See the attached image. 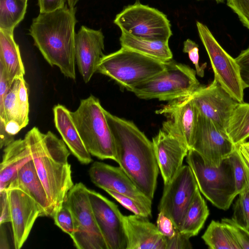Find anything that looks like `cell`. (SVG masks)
Here are the masks:
<instances>
[{
	"label": "cell",
	"mask_w": 249,
	"mask_h": 249,
	"mask_svg": "<svg viewBox=\"0 0 249 249\" xmlns=\"http://www.w3.org/2000/svg\"><path fill=\"white\" fill-rule=\"evenodd\" d=\"M104 36L101 30L81 26L75 37V60L85 83L97 72L99 62L105 54Z\"/></svg>",
	"instance_id": "cell-18"
},
{
	"label": "cell",
	"mask_w": 249,
	"mask_h": 249,
	"mask_svg": "<svg viewBox=\"0 0 249 249\" xmlns=\"http://www.w3.org/2000/svg\"><path fill=\"white\" fill-rule=\"evenodd\" d=\"M191 97L199 114L226 131L231 113L238 102L215 79L207 86H200Z\"/></svg>",
	"instance_id": "cell-15"
},
{
	"label": "cell",
	"mask_w": 249,
	"mask_h": 249,
	"mask_svg": "<svg viewBox=\"0 0 249 249\" xmlns=\"http://www.w3.org/2000/svg\"><path fill=\"white\" fill-rule=\"evenodd\" d=\"M71 212L74 224L72 239L78 249H107L97 225L90 203L88 188L76 183L69 191L64 202Z\"/></svg>",
	"instance_id": "cell-8"
},
{
	"label": "cell",
	"mask_w": 249,
	"mask_h": 249,
	"mask_svg": "<svg viewBox=\"0 0 249 249\" xmlns=\"http://www.w3.org/2000/svg\"><path fill=\"white\" fill-rule=\"evenodd\" d=\"M29 104L27 84L24 76L15 78L4 98L0 119L5 122H16L21 128L29 123Z\"/></svg>",
	"instance_id": "cell-21"
},
{
	"label": "cell",
	"mask_w": 249,
	"mask_h": 249,
	"mask_svg": "<svg viewBox=\"0 0 249 249\" xmlns=\"http://www.w3.org/2000/svg\"><path fill=\"white\" fill-rule=\"evenodd\" d=\"M19 189L32 197L38 205L41 216L52 217V210L47 194L31 160L24 165L11 181L7 190Z\"/></svg>",
	"instance_id": "cell-23"
},
{
	"label": "cell",
	"mask_w": 249,
	"mask_h": 249,
	"mask_svg": "<svg viewBox=\"0 0 249 249\" xmlns=\"http://www.w3.org/2000/svg\"><path fill=\"white\" fill-rule=\"evenodd\" d=\"M114 23L121 30L143 39L169 41L173 35L167 16L158 9L136 0L116 15Z\"/></svg>",
	"instance_id": "cell-9"
},
{
	"label": "cell",
	"mask_w": 249,
	"mask_h": 249,
	"mask_svg": "<svg viewBox=\"0 0 249 249\" xmlns=\"http://www.w3.org/2000/svg\"><path fill=\"white\" fill-rule=\"evenodd\" d=\"M115 147V161L140 190L153 200L159 168L153 147L143 132L132 122L105 109Z\"/></svg>",
	"instance_id": "cell-1"
},
{
	"label": "cell",
	"mask_w": 249,
	"mask_h": 249,
	"mask_svg": "<svg viewBox=\"0 0 249 249\" xmlns=\"http://www.w3.org/2000/svg\"><path fill=\"white\" fill-rule=\"evenodd\" d=\"M155 112L166 118L161 129L180 140L190 150L198 116L191 95L169 101Z\"/></svg>",
	"instance_id": "cell-14"
},
{
	"label": "cell",
	"mask_w": 249,
	"mask_h": 249,
	"mask_svg": "<svg viewBox=\"0 0 249 249\" xmlns=\"http://www.w3.org/2000/svg\"><path fill=\"white\" fill-rule=\"evenodd\" d=\"M0 224L11 222L10 208L7 190L0 192Z\"/></svg>",
	"instance_id": "cell-41"
},
{
	"label": "cell",
	"mask_w": 249,
	"mask_h": 249,
	"mask_svg": "<svg viewBox=\"0 0 249 249\" xmlns=\"http://www.w3.org/2000/svg\"><path fill=\"white\" fill-rule=\"evenodd\" d=\"M209 214L207 204L198 188L187 209L179 231L190 238L197 235Z\"/></svg>",
	"instance_id": "cell-27"
},
{
	"label": "cell",
	"mask_w": 249,
	"mask_h": 249,
	"mask_svg": "<svg viewBox=\"0 0 249 249\" xmlns=\"http://www.w3.org/2000/svg\"><path fill=\"white\" fill-rule=\"evenodd\" d=\"M121 47L135 51L156 60L167 63L172 61L173 53L169 41L143 39L121 30Z\"/></svg>",
	"instance_id": "cell-25"
},
{
	"label": "cell",
	"mask_w": 249,
	"mask_h": 249,
	"mask_svg": "<svg viewBox=\"0 0 249 249\" xmlns=\"http://www.w3.org/2000/svg\"><path fill=\"white\" fill-rule=\"evenodd\" d=\"M123 223L126 249H166L165 237L148 218L134 214L124 215Z\"/></svg>",
	"instance_id": "cell-20"
},
{
	"label": "cell",
	"mask_w": 249,
	"mask_h": 249,
	"mask_svg": "<svg viewBox=\"0 0 249 249\" xmlns=\"http://www.w3.org/2000/svg\"><path fill=\"white\" fill-rule=\"evenodd\" d=\"M0 249L9 248L7 241L5 231L2 229V226L0 225Z\"/></svg>",
	"instance_id": "cell-46"
},
{
	"label": "cell",
	"mask_w": 249,
	"mask_h": 249,
	"mask_svg": "<svg viewBox=\"0 0 249 249\" xmlns=\"http://www.w3.org/2000/svg\"><path fill=\"white\" fill-rule=\"evenodd\" d=\"M183 52L188 54L189 57L194 65L196 74L201 77L204 75V70L206 67V63L200 65L199 63L198 45L191 39H187L183 42Z\"/></svg>",
	"instance_id": "cell-36"
},
{
	"label": "cell",
	"mask_w": 249,
	"mask_h": 249,
	"mask_svg": "<svg viewBox=\"0 0 249 249\" xmlns=\"http://www.w3.org/2000/svg\"><path fill=\"white\" fill-rule=\"evenodd\" d=\"M105 191L134 214L147 218L151 217L152 213L149 212L141 204L133 198L110 190L107 189Z\"/></svg>",
	"instance_id": "cell-32"
},
{
	"label": "cell",
	"mask_w": 249,
	"mask_h": 249,
	"mask_svg": "<svg viewBox=\"0 0 249 249\" xmlns=\"http://www.w3.org/2000/svg\"><path fill=\"white\" fill-rule=\"evenodd\" d=\"M229 158L232 168L236 190L239 194L247 184L246 170L242 159L236 148Z\"/></svg>",
	"instance_id": "cell-33"
},
{
	"label": "cell",
	"mask_w": 249,
	"mask_h": 249,
	"mask_svg": "<svg viewBox=\"0 0 249 249\" xmlns=\"http://www.w3.org/2000/svg\"><path fill=\"white\" fill-rule=\"evenodd\" d=\"M6 123L4 121L0 119V147H5L12 142L14 139V136L9 134L5 129Z\"/></svg>",
	"instance_id": "cell-43"
},
{
	"label": "cell",
	"mask_w": 249,
	"mask_h": 249,
	"mask_svg": "<svg viewBox=\"0 0 249 249\" xmlns=\"http://www.w3.org/2000/svg\"><path fill=\"white\" fill-rule=\"evenodd\" d=\"M239 66L244 89L249 88V46L235 58Z\"/></svg>",
	"instance_id": "cell-38"
},
{
	"label": "cell",
	"mask_w": 249,
	"mask_h": 249,
	"mask_svg": "<svg viewBox=\"0 0 249 249\" xmlns=\"http://www.w3.org/2000/svg\"><path fill=\"white\" fill-rule=\"evenodd\" d=\"M236 149L249 168V141H245L236 145Z\"/></svg>",
	"instance_id": "cell-44"
},
{
	"label": "cell",
	"mask_w": 249,
	"mask_h": 249,
	"mask_svg": "<svg viewBox=\"0 0 249 249\" xmlns=\"http://www.w3.org/2000/svg\"><path fill=\"white\" fill-rule=\"evenodd\" d=\"M28 0H0V30L13 32L24 19Z\"/></svg>",
	"instance_id": "cell-30"
},
{
	"label": "cell",
	"mask_w": 249,
	"mask_h": 249,
	"mask_svg": "<svg viewBox=\"0 0 249 249\" xmlns=\"http://www.w3.org/2000/svg\"><path fill=\"white\" fill-rule=\"evenodd\" d=\"M54 224L71 238L74 232V224L71 211L64 202L61 208L54 214Z\"/></svg>",
	"instance_id": "cell-34"
},
{
	"label": "cell",
	"mask_w": 249,
	"mask_h": 249,
	"mask_svg": "<svg viewBox=\"0 0 249 249\" xmlns=\"http://www.w3.org/2000/svg\"><path fill=\"white\" fill-rule=\"evenodd\" d=\"M196 71L189 66L172 60L165 70L139 84L129 91L142 99L171 101L191 95L200 86Z\"/></svg>",
	"instance_id": "cell-7"
},
{
	"label": "cell",
	"mask_w": 249,
	"mask_h": 249,
	"mask_svg": "<svg viewBox=\"0 0 249 249\" xmlns=\"http://www.w3.org/2000/svg\"><path fill=\"white\" fill-rule=\"evenodd\" d=\"M67 0H37L40 13H50L64 7Z\"/></svg>",
	"instance_id": "cell-42"
},
{
	"label": "cell",
	"mask_w": 249,
	"mask_h": 249,
	"mask_svg": "<svg viewBox=\"0 0 249 249\" xmlns=\"http://www.w3.org/2000/svg\"><path fill=\"white\" fill-rule=\"evenodd\" d=\"M24 138L50 202L53 218L74 185L71 166L68 161L71 152L64 141L51 131L43 133L35 126Z\"/></svg>",
	"instance_id": "cell-2"
},
{
	"label": "cell",
	"mask_w": 249,
	"mask_h": 249,
	"mask_svg": "<svg viewBox=\"0 0 249 249\" xmlns=\"http://www.w3.org/2000/svg\"><path fill=\"white\" fill-rule=\"evenodd\" d=\"M235 148L225 130L198 113L190 149L199 154L208 165L217 167Z\"/></svg>",
	"instance_id": "cell-12"
},
{
	"label": "cell",
	"mask_w": 249,
	"mask_h": 249,
	"mask_svg": "<svg viewBox=\"0 0 249 249\" xmlns=\"http://www.w3.org/2000/svg\"><path fill=\"white\" fill-rule=\"evenodd\" d=\"M7 191L14 246L15 249H20L36 219L41 216V211L37 203L22 191L16 189Z\"/></svg>",
	"instance_id": "cell-17"
},
{
	"label": "cell",
	"mask_w": 249,
	"mask_h": 249,
	"mask_svg": "<svg viewBox=\"0 0 249 249\" xmlns=\"http://www.w3.org/2000/svg\"><path fill=\"white\" fill-rule=\"evenodd\" d=\"M91 206L107 249H126L124 215L118 206L94 190L88 189Z\"/></svg>",
	"instance_id": "cell-13"
},
{
	"label": "cell",
	"mask_w": 249,
	"mask_h": 249,
	"mask_svg": "<svg viewBox=\"0 0 249 249\" xmlns=\"http://www.w3.org/2000/svg\"><path fill=\"white\" fill-rule=\"evenodd\" d=\"M222 222L231 231L241 249H249V231L232 218H224Z\"/></svg>",
	"instance_id": "cell-35"
},
{
	"label": "cell",
	"mask_w": 249,
	"mask_h": 249,
	"mask_svg": "<svg viewBox=\"0 0 249 249\" xmlns=\"http://www.w3.org/2000/svg\"><path fill=\"white\" fill-rule=\"evenodd\" d=\"M76 11L66 5L52 12L39 13L29 29L35 45L49 64L57 66L65 77L74 80Z\"/></svg>",
	"instance_id": "cell-3"
},
{
	"label": "cell",
	"mask_w": 249,
	"mask_h": 249,
	"mask_svg": "<svg viewBox=\"0 0 249 249\" xmlns=\"http://www.w3.org/2000/svg\"><path fill=\"white\" fill-rule=\"evenodd\" d=\"M167 63L121 47L115 52L104 55L97 72L110 77L130 91L136 85L162 71Z\"/></svg>",
	"instance_id": "cell-5"
},
{
	"label": "cell",
	"mask_w": 249,
	"mask_h": 249,
	"mask_svg": "<svg viewBox=\"0 0 249 249\" xmlns=\"http://www.w3.org/2000/svg\"><path fill=\"white\" fill-rule=\"evenodd\" d=\"M198 188L188 165L182 166L171 181L164 185L158 210L172 220L178 231Z\"/></svg>",
	"instance_id": "cell-11"
},
{
	"label": "cell",
	"mask_w": 249,
	"mask_h": 249,
	"mask_svg": "<svg viewBox=\"0 0 249 249\" xmlns=\"http://www.w3.org/2000/svg\"><path fill=\"white\" fill-rule=\"evenodd\" d=\"M5 129L9 134L14 136L20 131L22 128L17 122L10 121L6 123Z\"/></svg>",
	"instance_id": "cell-45"
},
{
	"label": "cell",
	"mask_w": 249,
	"mask_h": 249,
	"mask_svg": "<svg viewBox=\"0 0 249 249\" xmlns=\"http://www.w3.org/2000/svg\"><path fill=\"white\" fill-rule=\"evenodd\" d=\"M226 132L235 146L249 138V104L237 103L231 113Z\"/></svg>",
	"instance_id": "cell-28"
},
{
	"label": "cell",
	"mask_w": 249,
	"mask_h": 249,
	"mask_svg": "<svg viewBox=\"0 0 249 249\" xmlns=\"http://www.w3.org/2000/svg\"><path fill=\"white\" fill-rule=\"evenodd\" d=\"M32 160L28 143L24 137L4 147L0 165V192L7 190L18 171Z\"/></svg>",
	"instance_id": "cell-24"
},
{
	"label": "cell",
	"mask_w": 249,
	"mask_h": 249,
	"mask_svg": "<svg viewBox=\"0 0 249 249\" xmlns=\"http://www.w3.org/2000/svg\"><path fill=\"white\" fill-rule=\"evenodd\" d=\"M190 237L187 235L178 231L174 236L166 238V249H191L192 244Z\"/></svg>",
	"instance_id": "cell-40"
},
{
	"label": "cell",
	"mask_w": 249,
	"mask_h": 249,
	"mask_svg": "<svg viewBox=\"0 0 249 249\" xmlns=\"http://www.w3.org/2000/svg\"><path fill=\"white\" fill-rule=\"evenodd\" d=\"M89 174L92 182L98 187L131 197L152 213V200L140 190L120 166L96 161L90 166Z\"/></svg>",
	"instance_id": "cell-16"
},
{
	"label": "cell",
	"mask_w": 249,
	"mask_h": 249,
	"mask_svg": "<svg viewBox=\"0 0 249 249\" xmlns=\"http://www.w3.org/2000/svg\"><path fill=\"white\" fill-rule=\"evenodd\" d=\"M196 26L199 38L209 56L214 79L236 101L243 102L244 89L235 59L221 47L206 25L196 21Z\"/></svg>",
	"instance_id": "cell-10"
},
{
	"label": "cell",
	"mask_w": 249,
	"mask_h": 249,
	"mask_svg": "<svg viewBox=\"0 0 249 249\" xmlns=\"http://www.w3.org/2000/svg\"><path fill=\"white\" fill-rule=\"evenodd\" d=\"M186 161L200 193L217 208L228 209L238 195L229 158L224 159L219 166H212L206 164L196 152L190 149Z\"/></svg>",
	"instance_id": "cell-6"
},
{
	"label": "cell",
	"mask_w": 249,
	"mask_h": 249,
	"mask_svg": "<svg viewBox=\"0 0 249 249\" xmlns=\"http://www.w3.org/2000/svg\"><path fill=\"white\" fill-rule=\"evenodd\" d=\"M226 4L243 25L249 30V0H227Z\"/></svg>",
	"instance_id": "cell-37"
},
{
	"label": "cell",
	"mask_w": 249,
	"mask_h": 249,
	"mask_svg": "<svg viewBox=\"0 0 249 249\" xmlns=\"http://www.w3.org/2000/svg\"><path fill=\"white\" fill-rule=\"evenodd\" d=\"M55 127L71 153L83 164L92 162L91 155L86 148L73 120L71 111L58 104L53 108Z\"/></svg>",
	"instance_id": "cell-22"
},
{
	"label": "cell",
	"mask_w": 249,
	"mask_h": 249,
	"mask_svg": "<svg viewBox=\"0 0 249 249\" xmlns=\"http://www.w3.org/2000/svg\"><path fill=\"white\" fill-rule=\"evenodd\" d=\"M197 1L204 0H196ZM214 0L217 3H223L225 0Z\"/></svg>",
	"instance_id": "cell-48"
},
{
	"label": "cell",
	"mask_w": 249,
	"mask_h": 249,
	"mask_svg": "<svg viewBox=\"0 0 249 249\" xmlns=\"http://www.w3.org/2000/svg\"><path fill=\"white\" fill-rule=\"evenodd\" d=\"M157 227L160 233L166 238L173 237L178 231L176 228L172 220L160 212L158 215Z\"/></svg>",
	"instance_id": "cell-39"
},
{
	"label": "cell",
	"mask_w": 249,
	"mask_h": 249,
	"mask_svg": "<svg viewBox=\"0 0 249 249\" xmlns=\"http://www.w3.org/2000/svg\"><path fill=\"white\" fill-rule=\"evenodd\" d=\"M71 114L89 153L100 160H115L113 136L99 100L92 95L81 100L78 108Z\"/></svg>",
	"instance_id": "cell-4"
},
{
	"label": "cell",
	"mask_w": 249,
	"mask_h": 249,
	"mask_svg": "<svg viewBox=\"0 0 249 249\" xmlns=\"http://www.w3.org/2000/svg\"><path fill=\"white\" fill-rule=\"evenodd\" d=\"M152 142L164 185H166L183 166V160L189 150L180 140L162 129Z\"/></svg>",
	"instance_id": "cell-19"
},
{
	"label": "cell",
	"mask_w": 249,
	"mask_h": 249,
	"mask_svg": "<svg viewBox=\"0 0 249 249\" xmlns=\"http://www.w3.org/2000/svg\"><path fill=\"white\" fill-rule=\"evenodd\" d=\"M0 64L10 84L15 78L25 74L19 46L15 41L13 32L0 30Z\"/></svg>",
	"instance_id": "cell-26"
},
{
	"label": "cell",
	"mask_w": 249,
	"mask_h": 249,
	"mask_svg": "<svg viewBox=\"0 0 249 249\" xmlns=\"http://www.w3.org/2000/svg\"><path fill=\"white\" fill-rule=\"evenodd\" d=\"M79 0H67L68 6L70 8H75L76 4Z\"/></svg>",
	"instance_id": "cell-47"
},
{
	"label": "cell",
	"mask_w": 249,
	"mask_h": 249,
	"mask_svg": "<svg viewBox=\"0 0 249 249\" xmlns=\"http://www.w3.org/2000/svg\"><path fill=\"white\" fill-rule=\"evenodd\" d=\"M201 238L211 249H241L231 231L221 222L212 220Z\"/></svg>",
	"instance_id": "cell-29"
},
{
	"label": "cell",
	"mask_w": 249,
	"mask_h": 249,
	"mask_svg": "<svg viewBox=\"0 0 249 249\" xmlns=\"http://www.w3.org/2000/svg\"><path fill=\"white\" fill-rule=\"evenodd\" d=\"M242 160L246 172L247 182L245 188L238 195L239 196L234 205L232 219L249 231V168L243 159Z\"/></svg>",
	"instance_id": "cell-31"
}]
</instances>
